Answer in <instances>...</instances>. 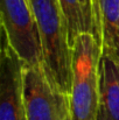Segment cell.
Returning a JSON list of instances; mask_svg holds the SVG:
<instances>
[{
	"mask_svg": "<svg viewBox=\"0 0 119 120\" xmlns=\"http://www.w3.org/2000/svg\"><path fill=\"white\" fill-rule=\"evenodd\" d=\"M102 45L83 33L71 47L70 120H97L99 101V61Z\"/></svg>",
	"mask_w": 119,
	"mask_h": 120,
	"instance_id": "cell-1",
	"label": "cell"
},
{
	"mask_svg": "<svg viewBox=\"0 0 119 120\" xmlns=\"http://www.w3.org/2000/svg\"><path fill=\"white\" fill-rule=\"evenodd\" d=\"M58 5L67 25L70 45L73 47L77 36H79L83 33H88L81 1L79 0H58Z\"/></svg>",
	"mask_w": 119,
	"mask_h": 120,
	"instance_id": "cell-8",
	"label": "cell"
},
{
	"mask_svg": "<svg viewBox=\"0 0 119 120\" xmlns=\"http://www.w3.org/2000/svg\"><path fill=\"white\" fill-rule=\"evenodd\" d=\"M97 120H119V58L102 51Z\"/></svg>",
	"mask_w": 119,
	"mask_h": 120,
	"instance_id": "cell-6",
	"label": "cell"
},
{
	"mask_svg": "<svg viewBox=\"0 0 119 120\" xmlns=\"http://www.w3.org/2000/svg\"><path fill=\"white\" fill-rule=\"evenodd\" d=\"M35 14L42 62L53 79L65 92L71 89V45L58 0H29Z\"/></svg>",
	"mask_w": 119,
	"mask_h": 120,
	"instance_id": "cell-2",
	"label": "cell"
},
{
	"mask_svg": "<svg viewBox=\"0 0 119 120\" xmlns=\"http://www.w3.org/2000/svg\"><path fill=\"white\" fill-rule=\"evenodd\" d=\"M23 62L2 38L0 55V120H28L23 101Z\"/></svg>",
	"mask_w": 119,
	"mask_h": 120,
	"instance_id": "cell-5",
	"label": "cell"
},
{
	"mask_svg": "<svg viewBox=\"0 0 119 120\" xmlns=\"http://www.w3.org/2000/svg\"><path fill=\"white\" fill-rule=\"evenodd\" d=\"M2 38L25 65L42 62L38 22L29 0H1Z\"/></svg>",
	"mask_w": 119,
	"mask_h": 120,
	"instance_id": "cell-4",
	"label": "cell"
},
{
	"mask_svg": "<svg viewBox=\"0 0 119 120\" xmlns=\"http://www.w3.org/2000/svg\"><path fill=\"white\" fill-rule=\"evenodd\" d=\"M102 51L119 58V0H99Z\"/></svg>",
	"mask_w": 119,
	"mask_h": 120,
	"instance_id": "cell-7",
	"label": "cell"
},
{
	"mask_svg": "<svg viewBox=\"0 0 119 120\" xmlns=\"http://www.w3.org/2000/svg\"><path fill=\"white\" fill-rule=\"evenodd\" d=\"M86 25V32L100 43V12L99 0H79Z\"/></svg>",
	"mask_w": 119,
	"mask_h": 120,
	"instance_id": "cell-9",
	"label": "cell"
},
{
	"mask_svg": "<svg viewBox=\"0 0 119 120\" xmlns=\"http://www.w3.org/2000/svg\"><path fill=\"white\" fill-rule=\"evenodd\" d=\"M69 120H70V119H69Z\"/></svg>",
	"mask_w": 119,
	"mask_h": 120,
	"instance_id": "cell-10",
	"label": "cell"
},
{
	"mask_svg": "<svg viewBox=\"0 0 119 120\" xmlns=\"http://www.w3.org/2000/svg\"><path fill=\"white\" fill-rule=\"evenodd\" d=\"M22 85L28 120L70 119V97L53 79L43 62L23 64Z\"/></svg>",
	"mask_w": 119,
	"mask_h": 120,
	"instance_id": "cell-3",
	"label": "cell"
}]
</instances>
